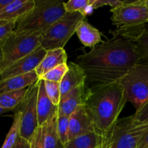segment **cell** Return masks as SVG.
<instances>
[{
    "instance_id": "obj_30",
    "label": "cell",
    "mask_w": 148,
    "mask_h": 148,
    "mask_svg": "<svg viewBox=\"0 0 148 148\" xmlns=\"http://www.w3.org/2000/svg\"><path fill=\"white\" fill-rule=\"evenodd\" d=\"M123 4V1L119 0H94L92 3V8L98 9L103 6H110L111 9L116 8Z\"/></svg>"
},
{
    "instance_id": "obj_14",
    "label": "cell",
    "mask_w": 148,
    "mask_h": 148,
    "mask_svg": "<svg viewBox=\"0 0 148 148\" xmlns=\"http://www.w3.org/2000/svg\"><path fill=\"white\" fill-rule=\"evenodd\" d=\"M58 107L56 106L47 121L42 126L45 148H64L58 132Z\"/></svg>"
},
{
    "instance_id": "obj_7",
    "label": "cell",
    "mask_w": 148,
    "mask_h": 148,
    "mask_svg": "<svg viewBox=\"0 0 148 148\" xmlns=\"http://www.w3.org/2000/svg\"><path fill=\"white\" fill-rule=\"evenodd\" d=\"M119 83L124 89L127 101L139 110L148 101V64H136Z\"/></svg>"
},
{
    "instance_id": "obj_39",
    "label": "cell",
    "mask_w": 148,
    "mask_h": 148,
    "mask_svg": "<svg viewBox=\"0 0 148 148\" xmlns=\"http://www.w3.org/2000/svg\"><path fill=\"white\" fill-rule=\"evenodd\" d=\"M98 148H103V144H102V145H101V146H100V147H98Z\"/></svg>"
},
{
    "instance_id": "obj_27",
    "label": "cell",
    "mask_w": 148,
    "mask_h": 148,
    "mask_svg": "<svg viewBox=\"0 0 148 148\" xmlns=\"http://www.w3.org/2000/svg\"><path fill=\"white\" fill-rule=\"evenodd\" d=\"M44 81L45 88L49 98L55 106H58L61 100L60 83L51 81Z\"/></svg>"
},
{
    "instance_id": "obj_4",
    "label": "cell",
    "mask_w": 148,
    "mask_h": 148,
    "mask_svg": "<svg viewBox=\"0 0 148 148\" xmlns=\"http://www.w3.org/2000/svg\"><path fill=\"white\" fill-rule=\"evenodd\" d=\"M85 19V16L79 12H66L63 17L42 33L40 37V46L46 51L64 49Z\"/></svg>"
},
{
    "instance_id": "obj_22",
    "label": "cell",
    "mask_w": 148,
    "mask_h": 148,
    "mask_svg": "<svg viewBox=\"0 0 148 148\" xmlns=\"http://www.w3.org/2000/svg\"><path fill=\"white\" fill-rule=\"evenodd\" d=\"M20 113L16 111L13 118L12 124L6 136L5 140L1 148H14L20 136Z\"/></svg>"
},
{
    "instance_id": "obj_16",
    "label": "cell",
    "mask_w": 148,
    "mask_h": 148,
    "mask_svg": "<svg viewBox=\"0 0 148 148\" xmlns=\"http://www.w3.org/2000/svg\"><path fill=\"white\" fill-rule=\"evenodd\" d=\"M66 62L67 54L64 49H56L46 51L44 58L35 71L39 79H40L49 71L62 64L67 63Z\"/></svg>"
},
{
    "instance_id": "obj_21",
    "label": "cell",
    "mask_w": 148,
    "mask_h": 148,
    "mask_svg": "<svg viewBox=\"0 0 148 148\" xmlns=\"http://www.w3.org/2000/svg\"><path fill=\"white\" fill-rule=\"evenodd\" d=\"M28 88L0 93V106L10 111L18 108L24 101Z\"/></svg>"
},
{
    "instance_id": "obj_2",
    "label": "cell",
    "mask_w": 148,
    "mask_h": 148,
    "mask_svg": "<svg viewBox=\"0 0 148 148\" xmlns=\"http://www.w3.org/2000/svg\"><path fill=\"white\" fill-rule=\"evenodd\" d=\"M127 102L125 91L119 82L92 90H87L84 103L92 119L95 132L103 138L106 137Z\"/></svg>"
},
{
    "instance_id": "obj_36",
    "label": "cell",
    "mask_w": 148,
    "mask_h": 148,
    "mask_svg": "<svg viewBox=\"0 0 148 148\" xmlns=\"http://www.w3.org/2000/svg\"><path fill=\"white\" fill-rule=\"evenodd\" d=\"M3 60H4V55H3L2 49H1V44H0V69H1V64L3 63Z\"/></svg>"
},
{
    "instance_id": "obj_26",
    "label": "cell",
    "mask_w": 148,
    "mask_h": 148,
    "mask_svg": "<svg viewBox=\"0 0 148 148\" xmlns=\"http://www.w3.org/2000/svg\"><path fill=\"white\" fill-rule=\"evenodd\" d=\"M58 132L59 138L64 146L69 142V116H59L57 121Z\"/></svg>"
},
{
    "instance_id": "obj_31",
    "label": "cell",
    "mask_w": 148,
    "mask_h": 148,
    "mask_svg": "<svg viewBox=\"0 0 148 148\" xmlns=\"http://www.w3.org/2000/svg\"><path fill=\"white\" fill-rule=\"evenodd\" d=\"M16 23L17 22L15 21L9 22L0 26V44L12 32L14 31L16 27Z\"/></svg>"
},
{
    "instance_id": "obj_15",
    "label": "cell",
    "mask_w": 148,
    "mask_h": 148,
    "mask_svg": "<svg viewBox=\"0 0 148 148\" xmlns=\"http://www.w3.org/2000/svg\"><path fill=\"white\" fill-rule=\"evenodd\" d=\"M68 66L69 69L60 82L61 97L85 84V75L82 68L72 62L68 64Z\"/></svg>"
},
{
    "instance_id": "obj_12",
    "label": "cell",
    "mask_w": 148,
    "mask_h": 148,
    "mask_svg": "<svg viewBox=\"0 0 148 148\" xmlns=\"http://www.w3.org/2000/svg\"><path fill=\"white\" fill-rule=\"evenodd\" d=\"M86 92L87 88L85 84L61 97L60 102L57 106L59 116H69L78 106L84 103Z\"/></svg>"
},
{
    "instance_id": "obj_3",
    "label": "cell",
    "mask_w": 148,
    "mask_h": 148,
    "mask_svg": "<svg viewBox=\"0 0 148 148\" xmlns=\"http://www.w3.org/2000/svg\"><path fill=\"white\" fill-rule=\"evenodd\" d=\"M35 6L17 21L14 30L27 33L44 32L66 14L64 2L60 0H34Z\"/></svg>"
},
{
    "instance_id": "obj_24",
    "label": "cell",
    "mask_w": 148,
    "mask_h": 148,
    "mask_svg": "<svg viewBox=\"0 0 148 148\" xmlns=\"http://www.w3.org/2000/svg\"><path fill=\"white\" fill-rule=\"evenodd\" d=\"M137 53L140 59V63L148 64V28H146L141 36L135 41Z\"/></svg>"
},
{
    "instance_id": "obj_38",
    "label": "cell",
    "mask_w": 148,
    "mask_h": 148,
    "mask_svg": "<svg viewBox=\"0 0 148 148\" xmlns=\"http://www.w3.org/2000/svg\"><path fill=\"white\" fill-rule=\"evenodd\" d=\"M9 23V22H7V21H1V20H0V26L6 24V23Z\"/></svg>"
},
{
    "instance_id": "obj_29",
    "label": "cell",
    "mask_w": 148,
    "mask_h": 148,
    "mask_svg": "<svg viewBox=\"0 0 148 148\" xmlns=\"http://www.w3.org/2000/svg\"><path fill=\"white\" fill-rule=\"evenodd\" d=\"M30 142L31 148H45L44 142H43V127H39L37 129Z\"/></svg>"
},
{
    "instance_id": "obj_34",
    "label": "cell",
    "mask_w": 148,
    "mask_h": 148,
    "mask_svg": "<svg viewBox=\"0 0 148 148\" xmlns=\"http://www.w3.org/2000/svg\"><path fill=\"white\" fill-rule=\"evenodd\" d=\"M137 148H148V130L140 140Z\"/></svg>"
},
{
    "instance_id": "obj_8",
    "label": "cell",
    "mask_w": 148,
    "mask_h": 148,
    "mask_svg": "<svg viewBox=\"0 0 148 148\" xmlns=\"http://www.w3.org/2000/svg\"><path fill=\"white\" fill-rule=\"evenodd\" d=\"M38 86L39 79L28 87L24 101L17 108L20 113V136L29 141L39 127L37 112Z\"/></svg>"
},
{
    "instance_id": "obj_1",
    "label": "cell",
    "mask_w": 148,
    "mask_h": 148,
    "mask_svg": "<svg viewBox=\"0 0 148 148\" xmlns=\"http://www.w3.org/2000/svg\"><path fill=\"white\" fill-rule=\"evenodd\" d=\"M75 63L85 75V86L92 90L118 83L140 59L135 42L119 36L97 45L88 53L79 55Z\"/></svg>"
},
{
    "instance_id": "obj_33",
    "label": "cell",
    "mask_w": 148,
    "mask_h": 148,
    "mask_svg": "<svg viewBox=\"0 0 148 148\" xmlns=\"http://www.w3.org/2000/svg\"><path fill=\"white\" fill-rule=\"evenodd\" d=\"M125 4H133L136 6H140V7H145L148 9V0H137V1H124Z\"/></svg>"
},
{
    "instance_id": "obj_11",
    "label": "cell",
    "mask_w": 148,
    "mask_h": 148,
    "mask_svg": "<svg viewBox=\"0 0 148 148\" xmlns=\"http://www.w3.org/2000/svg\"><path fill=\"white\" fill-rule=\"evenodd\" d=\"M95 132L93 124L88 108L85 103L75 109L69 116V141L78 136Z\"/></svg>"
},
{
    "instance_id": "obj_37",
    "label": "cell",
    "mask_w": 148,
    "mask_h": 148,
    "mask_svg": "<svg viewBox=\"0 0 148 148\" xmlns=\"http://www.w3.org/2000/svg\"><path fill=\"white\" fill-rule=\"evenodd\" d=\"M9 111H10L9 110L5 109V108H2V107L0 106V115H2V114H5V113H7V112H9Z\"/></svg>"
},
{
    "instance_id": "obj_20",
    "label": "cell",
    "mask_w": 148,
    "mask_h": 148,
    "mask_svg": "<svg viewBox=\"0 0 148 148\" xmlns=\"http://www.w3.org/2000/svg\"><path fill=\"white\" fill-rule=\"evenodd\" d=\"M103 141L104 138L92 132L75 137L68 142L64 148H98Z\"/></svg>"
},
{
    "instance_id": "obj_23",
    "label": "cell",
    "mask_w": 148,
    "mask_h": 148,
    "mask_svg": "<svg viewBox=\"0 0 148 148\" xmlns=\"http://www.w3.org/2000/svg\"><path fill=\"white\" fill-rule=\"evenodd\" d=\"M93 1L94 0H69L64 2V8L66 12H79L86 16L88 8H92Z\"/></svg>"
},
{
    "instance_id": "obj_32",
    "label": "cell",
    "mask_w": 148,
    "mask_h": 148,
    "mask_svg": "<svg viewBox=\"0 0 148 148\" xmlns=\"http://www.w3.org/2000/svg\"><path fill=\"white\" fill-rule=\"evenodd\" d=\"M14 148H31L30 147V142L19 136Z\"/></svg>"
},
{
    "instance_id": "obj_9",
    "label": "cell",
    "mask_w": 148,
    "mask_h": 148,
    "mask_svg": "<svg viewBox=\"0 0 148 148\" xmlns=\"http://www.w3.org/2000/svg\"><path fill=\"white\" fill-rule=\"evenodd\" d=\"M111 21L118 29L136 27L148 23V9L140 6L125 4L111 9Z\"/></svg>"
},
{
    "instance_id": "obj_28",
    "label": "cell",
    "mask_w": 148,
    "mask_h": 148,
    "mask_svg": "<svg viewBox=\"0 0 148 148\" xmlns=\"http://www.w3.org/2000/svg\"><path fill=\"white\" fill-rule=\"evenodd\" d=\"M133 121L136 125L148 124V101L133 115Z\"/></svg>"
},
{
    "instance_id": "obj_6",
    "label": "cell",
    "mask_w": 148,
    "mask_h": 148,
    "mask_svg": "<svg viewBox=\"0 0 148 148\" xmlns=\"http://www.w3.org/2000/svg\"><path fill=\"white\" fill-rule=\"evenodd\" d=\"M148 130V124L136 125L133 115L119 119L106 137L103 148H137L140 140Z\"/></svg>"
},
{
    "instance_id": "obj_35",
    "label": "cell",
    "mask_w": 148,
    "mask_h": 148,
    "mask_svg": "<svg viewBox=\"0 0 148 148\" xmlns=\"http://www.w3.org/2000/svg\"><path fill=\"white\" fill-rule=\"evenodd\" d=\"M12 0H0V12L6 7L8 4H10Z\"/></svg>"
},
{
    "instance_id": "obj_18",
    "label": "cell",
    "mask_w": 148,
    "mask_h": 148,
    "mask_svg": "<svg viewBox=\"0 0 148 148\" xmlns=\"http://www.w3.org/2000/svg\"><path fill=\"white\" fill-rule=\"evenodd\" d=\"M55 107L56 106L52 103L51 101L46 92L45 81L42 79H39L38 92L37 98L38 121L39 127H42L45 124Z\"/></svg>"
},
{
    "instance_id": "obj_19",
    "label": "cell",
    "mask_w": 148,
    "mask_h": 148,
    "mask_svg": "<svg viewBox=\"0 0 148 148\" xmlns=\"http://www.w3.org/2000/svg\"><path fill=\"white\" fill-rule=\"evenodd\" d=\"M75 33L85 47L93 49L102 42V34L99 30L90 24L85 19L78 26Z\"/></svg>"
},
{
    "instance_id": "obj_10",
    "label": "cell",
    "mask_w": 148,
    "mask_h": 148,
    "mask_svg": "<svg viewBox=\"0 0 148 148\" xmlns=\"http://www.w3.org/2000/svg\"><path fill=\"white\" fill-rule=\"evenodd\" d=\"M46 53V51L41 46H39L31 53L18 60L0 72V81L35 71L43 60Z\"/></svg>"
},
{
    "instance_id": "obj_13",
    "label": "cell",
    "mask_w": 148,
    "mask_h": 148,
    "mask_svg": "<svg viewBox=\"0 0 148 148\" xmlns=\"http://www.w3.org/2000/svg\"><path fill=\"white\" fill-rule=\"evenodd\" d=\"M35 6L34 0H12L0 12L1 21H18Z\"/></svg>"
},
{
    "instance_id": "obj_17",
    "label": "cell",
    "mask_w": 148,
    "mask_h": 148,
    "mask_svg": "<svg viewBox=\"0 0 148 148\" xmlns=\"http://www.w3.org/2000/svg\"><path fill=\"white\" fill-rule=\"evenodd\" d=\"M39 79L36 71L0 81V93L28 88Z\"/></svg>"
},
{
    "instance_id": "obj_25",
    "label": "cell",
    "mask_w": 148,
    "mask_h": 148,
    "mask_svg": "<svg viewBox=\"0 0 148 148\" xmlns=\"http://www.w3.org/2000/svg\"><path fill=\"white\" fill-rule=\"evenodd\" d=\"M69 66L67 63L62 64L59 66H56L54 69H51L49 72L43 75L40 79L46 81H51V82H59L60 83L62 79H63L64 76L67 72Z\"/></svg>"
},
{
    "instance_id": "obj_5",
    "label": "cell",
    "mask_w": 148,
    "mask_h": 148,
    "mask_svg": "<svg viewBox=\"0 0 148 148\" xmlns=\"http://www.w3.org/2000/svg\"><path fill=\"white\" fill-rule=\"evenodd\" d=\"M43 33H27L15 30L12 32L1 43L4 60L0 72L40 46V37Z\"/></svg>"
}]
</instances>
